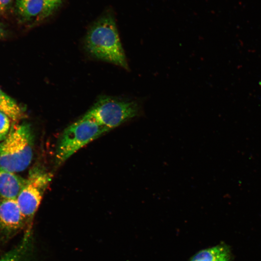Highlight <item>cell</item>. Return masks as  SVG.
Wrapping results in <instances>:
<instances>
[{
	"mask_svg": "<svg viewBox=\"0 0 261 261\" xmlns=\"http://www.w3.org/2000/svg\"><path fill=\"white\" fill-rule=\"evenodd\" d=\"M84 46L92 57L129 70L116 21L112 16H104L92 25L85 37Z\"/></svg>",
	"mask_w": 261,
	"mask_h": 261,
	"instance_id": "obj_1",
	"label": "cell"
},
{
	"mask_svg": "<svg viewBox=\"0 0 261 261\" xmlns=\"http://www.w3.org/2000/svg\"><path fill=\"white\" fill-rule=\"evenodd\" d=\"M33 143L29 124H14L0 143V167L13 173L25 170L32 160Z\"/></svg>",
	"mask_w": 261,
	"mask_h": 261,
	"instance_id": "obj_2",
	"label": "cell"
},
{
	"mask_svg": "<svg viewBox=\"0 0 261 261\" xmlns=\"http://www.w3.org/2000/svg\"><path fill=\"white\" fill-rule=\"evenodd\" d=\"M141 114V105L137 101L105 96L98 99L82 118L92 120L110 130Z\"/></svg>",
	"mask_w": 261,
	"mask_h": 261,
	"instance_id": "obj_3",
	"label": "cell"
},
{
	"mask_svg": "<svg viewBox=\"0 0 261 261\" xmlns=\"http://www.w3.org/2000/svg\"><path fill=\"white\" fill-rule=\"evenodd\" d=\"M109 131L95 121L81 118L65 129L58 141L55 161L59 165L80 148Z\"/></svg>",
	"mask_w": 261,
	"mask_h": 261,
	"instance_id": "obj_4",
	"label": "cell"
},
{
	"mask_svg": "<svg viewBox=\"0 0 261 261\" xmlns=\"http://www.w3.org/2000/svg\"><path fill=\"white\" fill-rule=\"evenodd\" d=\"M51 179L50 173L37 168L30 173L26 179V183L16 198L25 219V232L32 231L33 217Z\"/></svg>",
	"mask_w": 261,
	"mask_h": 261,
	"instance_id": "obj_5",
	"label": "cell"
},
{
	"mask_svg": "<svg viewBox=\"0 0 261 261\" xmlns=\"http://www.w3.org/2000/svg\"><path fill=\"white\" fill-rule=\"evenodd\" d=\"M26 228L24 217L16 199L0 200V233L5 239H9Z\"/></svg>",
	"mask_w": 261,
	"mask_h": 261,
	"instance_id": "obj_6",
	"label": "cell"
},
{
	"mask_svg": "<svg viewBox=\"0 0 261 261\" xmlns=\"http://www.w3.org/2000/svg\"><path fill=\"white\" fill-rule=\"evenodd\" d=\"M18 16L24 21H38L48 16L44 0H16Z\"/></svg>",
	"mask_w": 261,
	"mask_h": 261,
	"instance_id": "obj_7",
	"label": "cell"
},
{
	"mask_svg": "<svg viewBox=\"0 0 261 261\" xmlns=\"http://www.w3.org/2000/svg\"><path fill=\"white\" fill-rule=\"evenodd\" d=\"M26 179L0 167V198L16 199Z\"/></svg>",
	"mask_w": 261,
	"mask_h": 261,
	"instance_id": "obj_8",
	"label": "cell"
},
{
	"mask_svg": "<svg viewBox=\"0 0 261 261\" xmlns=\"http://www.w3.org/2000/svg\"><path fill=\"white\" fill-rule=\"evenodd\" d=\"M31 232H25L23 238L14 247L0 258V261H30L32 251Z\"/></svg>",
	"mask_w": 261,
	"mask_h": 261,
	"instance_id": "obj_9",
	"label": "cell"
},
{
	"mask_svg": "<svg viewBox=\"0 0 261 261\" xmlns=\"http://www.w3.org/2000/svg\"><path fill=\"white\" fill-rule=\"evenodd\" d=\"M230 251L225 245H219L201 250L190 261H229Z\"/></svg>",
	"mask_w": 261,
	"mask_h": 261,
	"instance_id": "obj_10",
	"label": "cell"
},
{
	"mask_svg": "<svg viewBox=\"0 0 261 261\" xmlns=\"http://www.w3.org/2000/svg\"><path fill=\"white\" fill-rule=\"evenodd\" d=\"M0 111L14 121L21 118L23 112L17 103L0 89Z\"/></svg>",
	"mask_w": 261,
	"mask_h": 261,
	"instance_id": "obj_11",
	"label": "cell"
},
{
	"mask_svg": "<svg viewBox=\"0 0 261 261\" xmlns=\"http://www.w3.org/2000/svg\"><path fill=\"white\" fill-rule=\"evenodd\" d=\"M10 127L9 117L0 111V141L6 138L9 131Z\"/></svg>",
	"mask_w": 261,
	"mask_h": 261,
	"instance_id": "obj_12",
	"label": "cell"
},
{
	"mask_svg": "<svg viewBox=\"0 0 261 261\" xmlns=\"http://www.w3.org/2000/svg\"><path fill=\"white\" fill-rule=\"evenodd\" d=\"M48 12L50 15L61 3L62 0H44Z\"/></svg>",
	"mask_w": 261,
	"mask_h": 261,
	"instance_id": "obj_13",
	"label": "cell"
},
{
	"mask_svg": "<svg viewBox=\"0 0 261 261\" xmlns=\"http://www.w3.org/2000/svg\"><path fill=\"white\" fill-rule=\"evenodd\" d=\"M13 0H0V13L7 10L12 3Z\"/></svg>",
	"mask_w": 261,
	"mask_h": 261,
	"instance_id": "obj_14",
	"label": "cell"
},
{
	"mask_svg": "<svg viewBox=\"0 0 261 261\" xmlns=\"http://www.w3.org/2000/svg\"><path fill=\"white\" fill-rule=\"evenodd\" d=\"M5 30L4 29L2 25V24L0 23V40H1L5 35Z\"/></svg>",
	"mask_w": 261,
	"mask_h": 261,
	"instance_id": "obj_15",
	"label": "cell"
}]
</instances>
